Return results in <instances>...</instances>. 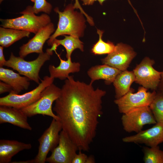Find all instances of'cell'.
<instances>
[{"instance_id":"obj_29","label":"cell","mask_w":163,"mask_h":163,"mask_svg":"<svg viewBox=\"0 0 163 163\" xmlns=\"http://www.w3.org/2000/svg\"><path fill=\"white\" fill-rule=\"evenodd\" d=\"M73 1L74 0H72ZM75 2L74 5V6L75 8L79 9L80 10V12L84 14V15L87 18V21L88 22L91 21L92 18L90 16H88L84 11L81 6L78 0H75Z\"/></svg>"},{"instance_id":"obj_7","label":"cell","mask_w":163,"mask_h":163,"mask_svg":"<svg viewBox=\"0 0 163 163\" xmlns=\"http://www.w3.org/2000/svg\"><path fill=\"white\" fill-rule=\"evenodd\" d=\"M147 88L139 87L138 91L133 93L130 90L121 97L115 99L114 102L118 107L119 111L123 114L139 107L149 106L156 94L155 91L152 92L147 91Z\"/></svg>"},{"instance_id":"obj_15","label":"cell","mask_w":163,"mask_h":163,"mask_svg":"<svg viewBox=\"0 0 163 163\" xmlns=\"http://www.w3.org/2000/svg\"><path fill=\"white\" fill-rule=\"evenodd\" d=\"M27 117L21 109L11 107L0 105V123H8L22 129L31 130Z\"/></svg>"},{"instance_id":"obj_17","label":"cell","mask_w":163,"mask_h":163,"mask_svg":"<svg viewBox=\"0 0 163 163\" xmlns=\"http://www.w3.org/2000/svg\"><path fill=\"white\" fill-rule=\"evenodd\" d=\"M32 148L30 143H25L17 140H0V163H8L13 157L20 152L29 150Z\"/></svg>"},{"instance_id":"obj_4","label":"cell","mask_w":163,"mask_h":163,"mask_svg":"<svg viewBox=\"0 0 163 163\" xmlns=\"http://www.w3.org/2000/svg\"><path fill=\"white\" fill-rule=\"evenodd\" d=\"M53 51L50 48L47 49L45 52L39 54L36 59L31 61L25 60L23 58L15 56L11 53L4 66L11 68L39 84L40 80H41L39 75L40 69L44 63L50 59Z\"/></svg>"},{"instance_id":"obj_20","label":"cell","mask_w":163,"mask_h":163,"mask_svg":"<svg viewBox=\"0 0 163 163\" xmlns=\"http://www.w3.org/2000/svg\"><path fill=\"white\" fill-rule=\"evenodd\" d=\"M136 77L133 71H122L116 77L113 82L115 89V98L118 99L126 94L130 89Z\"/></svg>"},{"instance_id":"obj_13","label":"cell","mask_w":163,"mask_h":163,"mask_svg":"<svg viewBox=\"0 0 163 163\" xmlns=\"http://www.w3.org/2000/svg\"><path fill=\"white\" fill-rule=\"evenodd\" d=\"M122 141L125 143L144 144L149 147L158 146L163 142V123H156L150 128L123 138Z\"/></svg>"},{"instance_id":"obj_12","label":"cell","mask_w":163,"mask_h":163,"mask_svg":"<svg viewBox=\"0 0 163 163\" xmlns=\"http://www.w3.org/2000/svg\"><path fill=\"white\" fill-rule=\"evenodd\" d=\"M136 55L130 46L120 43L116 45L115 50L101 59L103 64H106L121 71L126 70Z\"/></svg>"},{"instance_id":"obj_25","label":"cell","mask_w":163,"mask_h":163,"mask_svg":"<svg viewBox=\"0 0 163 163\" xmlns=\"http://www.w3.org/2000/svg\"><path fill=\"white\" fill-rule=\"evenodd\" d=\"M149 107L156 123H163V96L156 92Z\"/></svg>"},{"instance_id":"obj_9","label":"cell","mask_w":163,"mask_h":163,"mask_svg":"<svg viewBox=\"0 0 163 163\" xmlns=\"http://www.w3.org/2000/svg\"><path fill=\"white\" fill-rule=\"evenodd\" d=\"M62 130L60 121L53 119L49 127L38 139L39 145L38 152L34 159V163H44L47 155L58 144L59 134Z\"/></svg>"},{"instance_id":"obj_10","label":"cell","mask_w":163,"mask_h":163,"mask_svg":"<svg viewBox=\"0 0 163 163\" xmlns=\"http://www.w3.org/2000/svg\"><path fill=\"white\" fill-rule=\"evenodd\" d=\"M154 63V60L145 57L136 66L133 72L137 83L147 89L155 91L160 82L161 72L153 68Z\"/></svg>"},{"instance_id":"obj_32","label":"cell","mask_w":163,"mask_h":163,"mask_svg":"<svg viewBox=\"0 0 163 163\" xmlns=\"http://www.w3.org/2000/svg\"><path fill=\"white\" fill-rule=\"evenodd\" d=\"M4 47L0 46V67H3L6 62L3 53Z\"/></svg>"},{"instance_id":"obj_6","label":"cell","mask_w":163,"mask_h":163,"mask_svg":"<svg viewBox=\"0 0 163 163\" xmlns=\"http://www.w3.org/2000/svg\"><path fill=\"white\" fill-rule=\"evenodd\" d=\"M54 78L45 76L35 88L21 94L11 92L8 95L0 98V105H5L21 109L34 103L40 97L41 92L53 83Z\"/></svg>"},{"instance_id":"obj_28","label":"cell","mask_w":163,"mask_h":163,"mask_svg":"<svg viewBox=\"0 0 163 163\" xmlns=\"http://www.w3.org/2000/svg\"><path fill=\"white\" fill-rule=\"evenodd\" d=\"M12 90V87L8 84L2 81L0 82V94L7 92H10Z\"/></svg>"},{"instance_id":"obj_30","label":"cell","mask_w":163,"mask_h":163,"mask_svg":"<svg viewBox=\"0 0 163 163\" xmlns=\"http://www.w3.org/2000/svg\"><path fill=\"white\" fill-rule=\"evenodd\" d=\"M82 2L83 5H92L95 2L97 1L99 4L102 5L103 3L106 0H81ZM130 5L132 6L129 0H128Z\"/></svg>"},{"instance_id":"obj_23","label":"cell","mask_w":163,"mask_h":163,"mask_svg":"<svg viewBox=\"0 0 163 163\" xmlns=\"http://www.w3.org/2000/svg\"><path fill=\"white\" fill-rule=\"evenodd\" d=\"M104 31L97 29V33L99 36L98 41L93 45L91 50V52L95 55H101L110 54L115 50L116 45L113 43L108 41L107 42L104 41L102 38Z\"/></svg>"},{"instance_id":"obj_35","label":"cell","mask_w":163,"mask_h":163,"mask_svg":"<svg viewBox=\"0 0 163 163\" xmlns=\"http://www.w3.org/2000/svg\"><path fill=\"white\" fill-rule=\"evenodd\" d=\"M4 0H0V3H1Z\"/></svg>"},{"instance_id":"obj_31","label":"cell","mask_w":163,"mask_h":163,"mask_svg":"<svg viewBox=\"0 0 163 163\" xmlns=\"http://www.w3.org/2000/svg\"><path fill=\"white\" fill-rule=\"evenodd\" d=\"M156 90L157 93L163 96V71L161 72L160 82Z\"/></svg>"},{"instance_id":"obj_5","label":"cell","mask_w":163,"mask_h":163,"mask_svg":"<svg viewBox=\"0 0 163 163\" xmlns=\"http://www.w3.org/2000/svg\"><path fill=\"white\" fill-rule=\"evenodd\" d=\"M61 91V88L52 83L44 89L37 101L21 110L28 117L41 114L60 121L58 117L53 112L52 106L53 102L59 96Z\"/></svg>"},{"instance_id":"obj_18","label":"cell","mask_w":163,"mask_h":163,"mask_svg":"<svg viewBox=\"0 0 163 163\" xmlns=\"http://www.w3.org/2000/svg\"><path fill=\"white\" fill-rule=\"evenodd\" d=\"M122 71L106 64L96 65L91 67L87 72L91 79L90 83L96 80L103 79L105 84L109 85L113 83L117 76Z\"/></svg>"},{"instance_id":"obj_26","label":"cell","mask_w":163,"mask_h":163,"mask_svg":"<svg viewBox=\"0 0 163 163\" xmlns=\"http://www.w3.org/2000/svg\"><path fill=\"white\" fill-rule=\"evenodd\" d=\"M34 3L33 7V11L35 14L43 12L50 14L52 11V6L46 0H30Z\"/></svg>"},{"instance_id":"obj_11","label":"cell","mask_w":163,"mask_h":163,"mask_svg":"<svg viewBox=\"0 0 163 163\" xmlns=\"http://www.w3.org/2000/svg\"><path fill=\"white\" fill-rule=\"evenodd\" d=\"M78 150L77 145L67 134L62 130L59 134L57 146L51 152L46 162L49 163H72V161Z\"/></svg>"},{"instance_id":"obj_27","label":"cell","mask_w":163,"mask_h":163,"mask_svg":"<svg viewBox=\"0 0 163 163\" xmlns=\"http://www.w3.org/2000/svg\"><path fill=\"white\" fill-rule=\"evenodd\" d=\"M88 156L85 154L79 151L78 154H76L74 157L72 163H86Z\"/></svg>"},{"instance_id":"obj_16","label":"cell","mask_w":163,"mask_h":163,"mask_svg":"<svg viewBox=\"0 0 163 163\" xmlns=\"http://www.w3.org/2000/svg\"><path fill=\"white\" fill-rule=\"evenodd\" d=\"M19 73L12 70L0 68V80L10 85L12 87L11 91L19 94L22 90L28 89L30 85V80L26 76H22Z\"/></svg>"},{"instance_id":"obj_8","label":"cell","mask_w":163,"mask_h":163,"mask_svg":"<svg viewBox=\"0 0 163 163\" xmlns=\"http://www.w3.org/2000/svg\"><path fill=\"white\" fill-rule=\"evenodd\" d=\"M121 121L123 129L128 133H138L145 125L156 123L149 106L136 108L123 114Z\"/></svg>"},{"instance_id":"obj_2","label":"cell","mask_w":163,"mask_h":163,"mask_svg":"<svg viewBox=\"0 0 163 163\" xmlns=\"http://www.w3.org/2000/svg\"><path fill=\"white\" fill-rule=\"evenodd\" d=\"M75 9L72 4L67 5L62 11L58 7L54 9L59 14V21L56 30L47 42L48 46H51L54 40L60 36L69 35L78 38L83 36L86 27L84 14L74 11Z\"/></svg>"},{"instance_id":"obj_33","label":"cell","mask_w":163,"mask_h":163,"mask_svg":"<svg viewBox=\"0 0 163 163\" xmlns=\"http://www.w3.org/2000/svg\"><path fill=\"white\" fill-rule=\"evenodd\" d=\"M95 162V159L92 155L88 157L86 163H94Z\"/></svg>"},{"instance_id":"obj_24","label":"cell","mask_w":163,"mask_h":163,"mask_svg":"<svg viewBox=\"0 0 163 163\" xmlns=\"http://www.w3.org/2000/svg\"><path fill=\"white\" fill-rule=\"evenodd\" d=\"M143 160L145 163H163V151L158 146L144 147Z\"/></svg>"},{"instance_id":"obj_21","label":"cell","mask_w":163,"mask_h":163,"mask_svg":"<svg viewBox=\"0 0 163 163\" xmlns=\"http://www.w3.org/2000/svg\"><path fill=\"white\" fill-rule=\"evenodd\" d=\"M65 38L62 40L56 38L52 43L50 49L53 51H56L57 47L60 45L62 46L66 49L67 59L71 58L73 52L76 49H78L81 51L83 52V43L79 38L74 36L64 35Z\"/></svg>"},{"instance_id":"obj_34","label":"cell","mask_w":163,"mask_h":163,"mask_svg":"<svg viewBox=\"0 0 163 163\" xmlns=\"http://www.w3.org/2000/svg\"><path fill=\"white\" fill-rule=\"evenodd\" d=\"M12 163H34V159L30 160H27L26 161H14Z\"/></svg>"},{"instance_id":"obj_19","label":"cell","mask_w":163,"mask_h":163,"mask_svg":"<svg viewBox=\"0 0 163 163\" xmlns=\"http://www.w3.org/2000/svg\"><path fill=\"white\" fill-rule=\"evenodd\" d=\"M60 60L59 66L55 67L50 65L48 69L50 76L61 80H66L70 73L77 72L80 71L81 65L78 62H72L71 58L65 60L61 58L56 51H55Z\"/></svg>"},{"instance_id":"obj_1","label":"cell","mask_w":163,"mask_h":163,"mask_svg":"<svg viewBox=\"0 0 163 163\" xmlns=\"http://www.w3.org/2000/svg\"><path fill=\"white\" fill-rule=\"evenodd\" d=\"M61 89L53 110L60 119L62 130L78 150L88 152L103 114L102 99L106 91L95 89L90 83L76 81L72 75L65 80Z\"/></svg>"},{"instance_id":"obj_22","label":"cell","mask_w":163,"mask_h":163,"mask_svg":"<svg viewBox=\"0 0 163 163\" xmlns=\"http://www.w3.org/2000/svg\"><path fill=\"white\" fill-rule=\"evenodd\" d=\"M30 33L27 31L0 27V45L8 47L24 37H29Z\"/></svg>"},{"instance_id":"obj_14","label":"cell","mask_w":163,"mask_h":163,"mask_svg":"<svg viewBox=\"0 0 163 163\" xmlns=\"http://www.w3.org/2000/svg\"><path fill=\"white\" fill-rule=\"evenodd\" d=\"M55 30L53 24L50 22L35 34L27 43L20 48L19 56L24 58L29 54L43 53V47L46 41Z\"/></svg>"},{"instance_id":"obj_3","label":"cell","mask_w":163,"mask_h":163,"mask_svg":"<svg viewBox=\"0 0 163 163\" xmlns=\"http://www.w3.org/2000/svg\"><path fill=\"white\" fill-rule=\"evenodd\" d=\"M21 16L11 19H0L2 27L27 31L36 34L51 21L50 17L47 14L36 15L33 7L27 6L20 12Z\"/></svg>"}]
</instances>
